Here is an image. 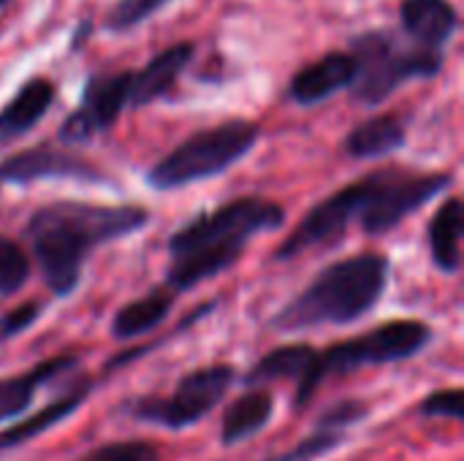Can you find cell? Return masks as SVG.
<instances>
[{"label":"cell","mask_w":464,"mask_h":461,"mask_svg":"<svg viewBox=\"0 0 464 461\" xmlns=\"http://www.w3.org/2000/svg\"><path fill=\"white\" fill-rule=\"evenodd\" d=\"M150 212L144 206L122 204H84L54 201L35 209L24 223V239L41 266L44 283L52 296L65 299L76 291L87 255L114 239L130 236L144 228Z\"/></svg>","instance_id":"6da1fadb"},{"label":"cell","mask_w":464,"mask_h":461,"mask_svg":"<svg viewBox=\"0 0 464 461\" xmlns=\"http://www.w3.org/2000/svg\"><path fill=\"white\" fill-rule=\"evenodd\" d=\"M283 223L285 209L258 196H242L196 215L169 239V291H190L218 277L242 258L253 236L277 231Z\"/></svg>","instance_id":"7a4b0ae2"},{"label":"cell","mask_w":464,"mask_h":461,"mask_svg":"<svg viewBox=\"0 0 464 461\" xmlns=\"http://www.w3.org/2000/svg\"><path fill=\"white\" fill-rule=\"evenodd\" d=\"M389 285V258L364 253L329 264L296 299H291L269 326L296 334L321 326H348L375 310Z\"/></svg>","instance_id":"3957f363"},{"label":"cell","mask_w":464,"mask_h":461,"mask_svg":"<svg viewBox=\"0 0 464 461\" xmlns=\"http://www.w3.org/2000/svg\"><path fill=\"white\" fill-rule=\"evenodd\" d=\"M432 342V329L421 321H389L375 326L367 334H359L353 340L337 342L329 351L318 353L307 375L299 380L296 389V410H302L313 394L321 389V383L332 375L343 378L351 372H359L362 367H381L394 364L419 356Z\"/></svg>","instance_id":"277c9868"},{"label":"cell","mask_w":464,"mask_h":461,"mask_svg":"<svg viewBox=\"0 0 464 461\" xmlns=\"http://www.w3.org/2000/svg\"><path fill=\"white\" fill-rule=\"evenodd\" d=\"M258 136L261 128L250 120H228L198 130L147 171V185L155 190H177L212 179L239 163L258 144Z\"/></svg>","instance_id":"5b68a950"},{"label":"cell","mask_w":464,"mask_h":461,"mask_svg":"<svg viewBox=\"0 0 464 461\" xmlns=\"http://www.w3.org/2000/svg\"><path fill=\"white\" fill-rule=\"evenodd\" d=\"M356 76L351 92L364 106L383 103L400 84L411 79H432L443 68V52L400 43L386 30H367L351 41Z\"/></svg>","instance_id":"8992f818"},{"label":"cell","mask_w":464,"mask_h":461,"mask_svg":"<svg viewBox=\"0 0 464 461\" xmlns=\"http://www.w3.org/2000/svg\"><path fill=\"white\" fill-rule=\"evenodd\" d=\"M451 174H413L402 168H381L359 179V215L364 234L378 236L419 212L435 196L451 187Z\"/></svg>","instance_id":"52a82bcc"},{"label":"cell","mask_w":464,"mask_h":461,"mask_svg":"<svg viewBox=\"0 0 464 461\" xmlns=\"http://www.w3.org/2000/svg\"><path fill=\"white\" fill-rule=\"evenodd\" d=\"M237 378V370L231 364H215V367H201L188 372L174 394L169 399L160 397H144L136 399L128 413L130 418L141 421V424H155L171 432L179 429H190L193 424H198L207 413H212L220 399L226 397V391L231 389Z\"/></svg>","instance_id":"ba28073f"},{"label":"cell","mask_w":464,"mask_h":461,"mask_svg":"<svg viewBox=\"0 0 464 461\" xmlns=\"http://www.w3.org/2000/svg\"><path fill=\"white\" fill-rule=\"evenodd\" d=\"M359 198H362L359 182H351L343 190L324 198L321 204H315L299 220V226L288 234V239L275 250L272 258L275 261H291V258H296L313 247L337 245L359 215Z\"/></svg>","instance_id":"9c48e42d"},{"label":"cell","mask_w":464,"mask_h":461,"mask_svg":"<svg viewBox=\"0 0 464 461\" xmlns=\"http://www.w3.org/2000/svg\"><path fill=\"white\" fill-rule=\"evenodd\" d=\"M133 71L90 76L82 92V106L60 125L57 139L63 144H87L95 133L109 130L120 111L128 106Z\"/></svg>","instance_id":"30bf717a"},{"label":"cell","mask_w":464,"mask_h":461,"mask_svg":"<svg viewBox=\"0 0 464 461\" xmlns=\"http://www.w3.org/2000/svg\"><path fill=\"white\" fill-rule=\"evenodd\" d=\"M38 179H79V182H103L98 166L84 160L76 152L57 147H30L0 163V182L27 185Z\"/></svg>","instance_id":"8fae6325"},{"label":"cell","mask_w":464,"mask_h":461,"mask_svg":"<svg viewBox=\"0 0 464 461\" xmlns=\"http://www.w3.org/2000/svg\"><path fill=\"white\" fill-rule=\"evenodd\" d=\"M353 76H356L353 57L348 52H332L318 62H310L291 79L288 98L299 106H315L332 98L334 92L351 87Z\"/></svg>","instance_id":"7c38bea8"},{"label":"cell","mask_w":464,"mask_h":461,"mask_svg":"<svg viewBox=\"0 0 464 461\" xmlns=\"http://www.w3.org/2000/svg\"><path fill=\"white\" fill-rule=\"evenodd\" d=\"M402 27L421 49L443 52L459 27V14L449 0H402Z\"/></svg>","instance_id":"4fadbf2b"},{"label":"cell","mask_w":464,"mask_h":461,"mask_svg":"<svg viewBox=\"0 0 464 461\" xmlns=\"http://www.w3.org/2000/svg\"><path fill=\"white\" fill-rule=\"evenodd\" d=\"M193 54H196V46L190 41L174 43V46L163 49L160 54H155L139 73H133L128 103L139 109V106H147V103L158 101L160 95H166L177 84L179 73L188 68Z\"/></svg>","instance_id":"5bb4252c"},{"label":"cell","mask_w":464,"mask_h":461,"mask_svg":"<svg viewBox=\"0 0 464 461\" xmlns=\"http://www.w3.org/2000/svg\"><path fill=\"white\" fill-rule=\"evenodd\" d=\"M54 103V84L49 79L24 82L16 95L0 109V147L30 133Z\"/></svg>","instance_id":"9a60e30c"},{"label":"cell","mask_w":464,"mask_h":461,"mask_svg":"<svg viewBox=\"0 0 464 461\" xmlns=\"http://www.w3.org/2000/svg\"><path fill=\"white\" fill-rule=\"evenodd\" d=\"M73 367H76L73 356H57V359H49V361L27 370L24 375L0 378V421L22 416L44 383H49L52 378H60L63 372H71Z\"/></svg>","instance_id":"2e32d148"},{"label":"cell","mask_w":464,"mask_h":461,"mask_svg":"<svg viewBox=\"0 0 464 461\" xmlns=\"http://www.w3.org/2000/svg\"><path fill=\"white\" fill-rule=\"evenodd\" d=\"M275 413V397L264 389H253L242 394L234 405H228L223 421H220V443L223 446H239L250 437H256Z\"/></svg>","instance_id":"e0dca14e"},{"label":"cell","mask_w":464,"mask_h":461,"mask_svg":"<svg viewBox=\"0 0 464 461\" xmlns=\"http://www.w3.org/2000/svg\"><path fill=\"white\" fill-rule=\"evenodd\" d=\"M171 307H174V291L158 285L147 296L128 302L111 318V337L114 340H136L141 334H150L169 318Z\"/></svg>","instance_id":"ac0fdd59"},{"label":"cell","mask_w":464,"mask_h":461,"mask_svg":"<svg viewBox=\"0 0 464 461\" xmlns=\"http://www.w3.org/2000/svg\"><path fill=\"white\" fill-rule=\"evenodd\" d=\"M90 389H92V383H87V380H84V383L73 386V391H68L65 397H60V399H54V402H49V405H46V408H41L38 413L27 416L24 421H19V424L8 427V429L0 435V448H16V446H24V443H30V440H35L38 435H44L46 429H52V427L63 424L68 416H73V413L84 405V399H87Z\"/></svg>","instance_id":"d6986e66"},{"label":"cell","mask_w":464,"mask_h":461,"mask_svg":"<svg viewBox=\"0 0 464 461\" xmlns=\"http://www.w3.org/2000/svg\"><path fill=\"white\" fill-rule=\"evenodd\" d=\"M464 228V206L459 198H449L438 206V212L432 215L430 223V250H432V261L440 272L446 274H457L459 264H462V250H459V239H462Z\"/></svg>","instance_id":"ffe728a7"},{"label":"cell","mask_w":464,"mask_h":461,"mask_svg":"<svg viewBox=\"0 0 464 461\" xmlns=\"http://www.w3.org/2000/svg\"><path fill=\"white\" fill-rule=\"evenodd\" d=\"M402 144H405V122L397 114H378L348 133L345 152L359 160H372L397 152Z\"/></svg>","instance_id":"44dd1931"},{"label":"cell","mask_w":464,"mask_h":461,"mask_svg":"<svg viewBox=\"0 0 464 461\" xmlns=\"http://www.w3.org/2000/svg\"><path fill=\"white\" fill-rule=\"evenodd\" d=\"M315 356H318V351L304 342L275 348L272 353L258 359V364L242 378V383L250 389H258V386H266L275 380H291V378L302 380L307 375V370L313 367Z\"/></svg>","instance_id":"7402d4cb"},{"label":"cell","mask_w":464,"mask_h":461,"mask_svg":"<svg viewBox=\"0 0 464 461\" xmlns=\"http://www.w3.org/2000/svg\"><path fill=\"white\" fill-rule=\"evenodd\" d=\"M30 277V258L24 247L8 236H0V296L22 291Z\"/></svg>","instance_id":"603a6c76"},{"label":"cell","mask_w":464,"mask_h":461,"mask_svg":"<svg viewBox=\"0 0 464 461\" xmlns=\"http://www.w3.org/2000/svg\"><path fill=\"white\" fill-rule=\"evenodd\" d=\"M169 0H117L111 11L106 14V30L109 33H128L136 24L147 22L155 11H160Z\"/></svg>","instance_id":"cb8c5ba5"},{"label":"cell","mask_w":464,"mask_h":461,"mask_svg":"<svg viewBox=\"0 0 464 461\" xmlns=\"http://www.w3.org/2000/svg\"><path fill=\"white\" fill-rule=\"evenodd\" d=\"M345 443V435H340V432H324V429H315L310 437H304L299 446H294L291 451H285V454H280V456H272V459L266 461H313V459H321L324 454H329V451H334V448H340Z\"/></svg>","instance_id":"d4e9b609"},{"label":"cell","mask_w":464,"mask_h":461,"mask_svg":"<svg viewBox=\"0 0 464 461\" xmlns=\"http://www.w3.org/2000/svg\"><path fill=\"white\" fill-rule=\"evenodd\" d=\"M370 413L367 402H359V399H345V402H337L332 408H326L318 418V427L315 429H324V432H340L345 435L348 427L364 421Z\"/></svg>","instance_id":"484cf974"},{"label":"cell","mask_w":464,"mask_h":461,"mask_svg":"<svg viewBox=\"0 0 464 461\" xmlns=\"http://www.w3.org/2000/svg\"><path fill=\"white\" fill-rule=\"evenodd\" d=\"M90 461H160V454L152 443L144 440H125L109 443L90 454Z\"/></svg>","instance_id":"4316f807"},{"label":"cell","mask_w":464,"mask_h":461,"mask_svg":"<svg viewBox=\"0 0 464 461\" xmlns=\"http://www.w3.org/2000/svg\"><path fill=\"white\" fill-rule=\"evenodd\" d=\"M462 389H446V391H435L430 394L419 413L424 418H449V421H462L464 418V402Z\"/></svg>","instance_id":"83f0119b"},{"label":"cell","mask_w":464,"mask_h":461,"mask_svg":"<svg viewBox=\"0 0 464 461\" xmlns=\"http://www.w3.org/2000/svg\"><path fill=\"white\" fill-rule=\"evenodd\" d=\"M44 307L38 302H27V304H19L14 307L11 312H5L0 318V340H11V337H19L22 331H27L38 318H41Z\"/></svg>","instance_id":"f1b7e54d"},{"label":"cell","mask_w":464,"mask_h":461,"mask_svg":"<svg viewBox=\"0 0 464 461\" xmlns=\"http://www.w3.org/2000/svg\"><path fill=\"white\" fill-rule=\"evenodd\" d=\"M87 30H90V22H82V27L76 30V41H73L71 46H79V43H82V41L87 38Z\"/></svg>","instance_id":"f546056e"},{"label":"cell","mask_w":464,"mask_h":461,"mask_svg":"<svg viewBox=\"0 0 464 461\" xmlns=\"http://www.w3.org/2000/svg\"><path fill=\"white\" fill-rule=\"evenodd\" d=\"M5 3H8V0H0V8H3V5H5Z\"/></svg>","instance_id":"4dcf8cb0"}]
</instances>
